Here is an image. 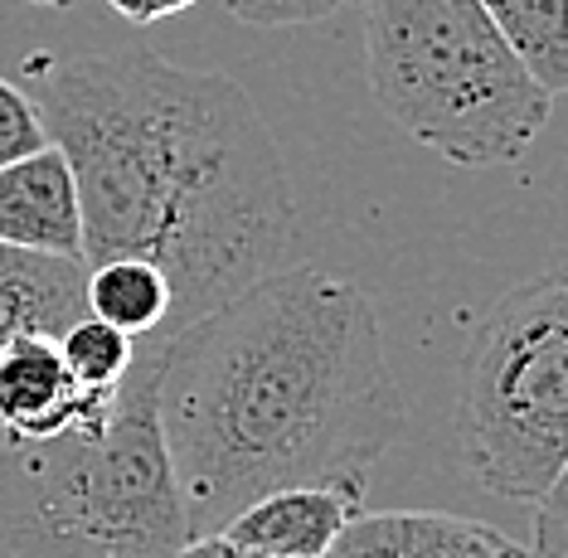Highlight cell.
Listing matches in <instances>:
<instances>
[{
    "label": "cell",
    "mask_w": 568,
    "mask_h": 558,
    "mask_svg": "<svg viewBox=\"0 0 568 558\" xmlns=\"http://www.w3.org/2000/svg\"><path fill=\"white\" fill-rule=\"evenodd\" d=\"M24 78L79 185L83 263L161 267L171 335L282 267L296 229L287 165L234 78L146 49L30 54Z\"/></svg>",
    "instance_id": "cell-1"
},
{
    "label": "cell",
    "mask_w": 568,
    "mask_h": 558,
    "mask_svg": "<svg viewBox=\"0 0 568 558\" xmlns=\"http://www.w3.org/2000/svg\"><path fill=\"white\" fill-rule=\"evenodd\" d=\"M156 345V413L190 539L273 490L365 496L404 433L374 302L335 272L277 267Z\"/></svg>",
    "instance_id": "cell-2"
},
{
    "label": "cell",
    "mask_w": 568,
    "mask_h": 558,
    "mask_svg": "<svg viewBox=\"0 0 568 558\" xmlns=\"http://www.w3.org/2000/svg\"><path fill=\"white\" fill-rule=\"evenodd\" d=\"M161 345L141 341L112 418L54 443L0 437V558H175L190 544L161 413Z\"/></svg>",
    "instance_id": "cell-3"
},
{
    "label": "cell",
    "mask_w": 568,
    "mask_h": 558,
    "mask_svg": "<svg viewBox=\"0 0 568 558\" xmlns=\"http://www.w3.org/2000/svg\"><path fill=\"white\" fill-rule=\"evenodd\" d=\"M365 69L394 126L471 171L525 161L554 112L481 0H369Z\"/></svg>",
    "instance_id": "cell-4"
},
{
    "label": "cell",
    "mask_w": 568,
    "mask_h": 558,
    "mask_svg": "<svg viewBox=\"0 0 568 558\" xmlns=\"http://www.w3.org/2000/svg\"><path fill=\"white\" fill-rule=\"evenodd\" d=\"M457 452L486 496L525 505L568 466V263L510 287L467 335Z\"/></svg>",
    "instance_id": "cell-5"
},
{
    "label": "cell",
    "mask_w": 568,
    "mask_h": 558,
    "mask_svg": "<svg viewBox=\"0 0 568 558\" xmlns=\"http://www.w3.org/2000/svg\"><path fill=\"white\" fill-rule=\"evenodd\" d=\"M118 394L73 384L54 335H16L0 349V437L10 443H54L73 427L93 433L112 418Z\"/></svg>",
    "instance_id": "cell-6"
},
{
    "label": "cell",
    "mask_w": 568,
    "mask_h": 558,
    "mask_svg": "<svg viewBox=\"0 0 568 558\" xmlns=\"http://www.w3.org/2000/svg\"><path fill=\"white\" fill-rule=\"evenodd\" d=\"M0 243L49 257H83L79 185L59 146L0 165Z\"/></svg>",
    "instance_id": "cell-7"
},
{
    "label": "cell",
    "mask_w": 568,
    "mask_h": 558,
    "mask_svg": "<svg viewBox=\"0 0 568 558\" xmlns=\"http://www.w3.org/2000/svg\"><path fill=\"white\" fill-rule=\"evenodd\" d=\"M326 558H529V549L467 515L384 510L355 515Z\"/></svg>",
    "instance_id": "cell-8"
},
{
    "label": "cell",
    "mask_w": 568,
    "mask_h": 558,
    "mask_svg": "<svg viewBox=\"0 0 568 558\" xmlns=\"http://www.w3.org/2000/svg\"><path fill=\"white\" fill-rule=\"evenodd\" d=\"M355 515H359V496H351V490L292 486L243 505L219 535L273 558H326Z\"/></svg>",
    "instance_id": "cell-9"
},
{
    "label": "cell",
    "mask_w": 568,
    "mask_h": 558,
    "mask_svg": "<svg viewBox=\"0 0 568 558\" xmlns=\"http://www.w3.org/2000/svg\"><path fill=\"white\" fill-rule=\"evenodd\" d=\"M88 316V263L0 243V349L16 335H59Z\"/></svg>",
    "instance_id": "cell-10"
},
{
    "label": "cell",
    "mask_w": 568,
    "mask_h": 558,
    "mask_svg": "<svg viewBox=\"0 0 568 558\" xmlns=\"http://www.w3.org/2000/svg\"><path fill=\"white\" fill-rule=\"evenodd\" d=\"M88 316L108 321L136 345L165 341L175 316V292L161 267L141 263V257H112V263L88 267Z\"/></svg>",
    "instance_id": "cell-11"
},
{
    "label": "cell",
    "mask_w": 568,
    "mask_h": 558,
    "mask_svg": "<svg viewBox=\"0 0 568 558\" xmlns=\"http://www.w3.org/2000/svg\"><path fill=\"white\" fill-rule=\"evenodd\" d=\"M481 10L549 98L568 93V0H481Z\"/></svg>",
    "instance_id": "cell-12"
},
{
    "label": "cell",
    "mask_w": 568,
    "mask_h": 558,
    "mask_svg": "<svg viewBox=\"0 0 568 558\" xmlns=\"http://www.w3.org/2000/svg\"><path fill=\"white\" fill-rule=\"evenodd\" d=\"M136 341L122 331H112L108 321L83 316L79 326H69L59 335V355L69 365L79 388H102V394H118L126 384V374L136 365Z\"/></svg>",
    "instance_id": "cell-13"
},
{
    "label": "cell",
    "mask_w": 568,
    "mask_h": 558,
    "mask_svg": "<svg viewBox=\"0 0 568 558\" xmlns=\"http://www.w3.org/2000/svg\"><path fill=\"white\" fill-rule=\"evenodd\" d=\"M44 146H49V132L34 98L10 83V78H0V165H16Z\"/></svg>",
    "instance_id": "cell-14"
},
{
    "label": "cell",
    "mask_w": 568,
    "mask_h": 558,
    "mask_svg": "<svg viewBox=\"0 0 568 558\" xmlns=\"http://www.w3.org/2000/svg\"><path fill=\"white\" fill-rule=\"evenodd\" d=\"M345 0H224V10L239 24H257V30H287V24H316L335 16Z\"/></svg>",
    "instance_id": "cell-15"
},
{
    "label": "cell",
    "mask_w": 568,
    "mask_h": 558,
    "mask_svg": "<svg viewBox=\"0 0 568 558\" xmlns=\"http://www.w3.org/2000/svg\"><path fill=\"white\" fill-rule=\"evenodd\" d=\"M529 558H568V466L535 500V544Z\"/></svg>",
    "instance_id": "cell-16"
},
{
    "label": "cell",
    "mask_w": 568,
    "mask_h": 558,
    "mask_svg": "<svg viewBox=\"0 0 568 558\" xmlns=\"http://www.w3.org/2000/svg\"><path fill=\"white\" fill-rule=\"evenodd\" d=\"M108 6L132 24H156V20H171V16H180V10L200 6V0H108Z\"/></svg>",
    "instance_id": "cell-17"
},
{
    "label": "cell",
    "mask_w": 568,
    "mask_h": 558,
    "mask_svg": "<svg viewBox=\"0 0 568 558\" xmlns=\"http://www.w3.org/2000/svg\"><path fill=\"white\" fill-rule=\"evenodd\" d=\"M175 558H273V554H257V549H243L229 535H195L180 549Z\"/></svg>",
    "instance_id": "cell-18"
},
{
    "label": "cell",
    "mask_w": 568,
    "mask_h": 558,
    "mask_svg": "<svg viewBox=\"0 0 568 558\" xmlns=\"http://www.w3.org/2000/svg\"><path fill=\"white\" fill-rule=\"evenodd\" d=\"M30 6H69V0H30Z\"/></svg>",
    "instance_id": "cell-19"
},
{
    "label": "cell",
    "mask_w": 568,
    "mask_h": 558,
    "mask_svg": "<svg viewBox=\"0 0 568 558\" xmlns=\"http://www.w3.org/2000/svg\"><path fill=\"white\" fill-rule=\"evenodd\" d=\"M351 6H369V0H351Z\"/></svg>",
    "instance_id": "cell-20"
}]
</instances>
